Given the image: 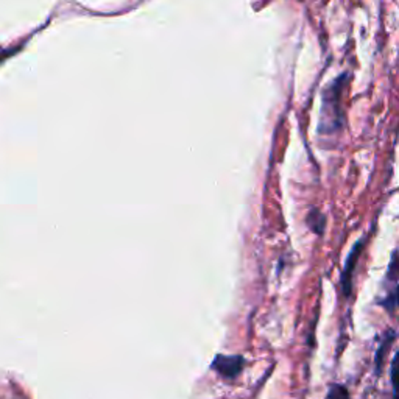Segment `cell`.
I'll list each match as a JSON object with an SVG mask.
<instances>
[{"mask_svg": "<svg viewBox=\"0 0 399 399\" xmlns=\"http://www.w3.org/2000/svg\"><path fill=\"white\" fill-rule=\"evenodd\" d=\"M326 399H351L350 390L346 388L343 383H333L328 390Z\"/></svg>", "mask_w": 399, "mask_h": 399, "instance_id": "8", "label": "cell"}, {"mask_svg": "<svg viewBox=\"0 0 399 399\" xmlns=\"http://www.w3.org/2000/svg\"><path fill=\"white\" fill-rule=\"evenodd\" d=\"M245 365V359L242 356H223L218 354L214 359V362L210 364V368L215 373H218L222 378L227 379H236L237 376L242 373V368Z\"/></svg>", "mask_w": 399, "mask_h": 399, "instance_id": "2", "label": "cell"}, {"mask_svg": "<svg viewBox=\"0 0 399 399\" xmlns=\"http://www.w3.org/2000/svg\"><path fill=\"white\" fill-rule=\"evenodd\" d=\"M391 387H393V399H399V351L391 364V373H390Z\"/></svg>", "mask_w": 399, "mask_h": 399, "instance_id": "7", "label": "cell"}, {"mask_svg": "<svg viewBox=\"0 0 399 399\" xmlns=\"http://www.w3.org/2000/svg\"><path fill=\"white\" fill-rule=\"evenodd\" d=\"M396 330L388 328L386 333L382 334L381 337V343L378 346V350H376V356H374V373L376 376L382 374L383 370V365H386V360L390 354L391 346H393L395 340H396Z\"/></svg>", "mask_w": 399, "mask_h": 399, "instance_id": "3", "label": "cell"}, {"mask_svg": "<svg viewBox=\"0 0 399 399\" xmlns=\"http://www.w3.org/2000/svg\"><path fill=\"white\" fill-rule=\"evenodd\" d=\"M379 304L387 309L388 312H393L395 309H399V282L395 285V292H390L386 298H382L379 301Z\"/></svg>", "mask_w": 399, "mask_h": 399, "instance_id": "6", "label": "cell"}, {"mask_svg": "<svg viewBox=\"0 0 399 399\" xmlns=\"http://www.w3.org/2000/svg\"><path fill=\"white\" fill-rule=\"evenodd\" d=\"M399 282V251L395 250L393 254H391V259L388 263V270H387V276H386V284H393Z\"/></svg>", "mask_w": 399, "mask_h": 399, "instance_id": "5", "label": "cell"}, {"mask_svg": "<svg viewBox=\"0 0 399 399\" xmlns=\"http://www.w3.org/2000/svg\"><path fill=\"white\" fill-rule=\"evenodd\" d=\"M367 245V237H362L360 240H357L354 246L351 248V251L348 254V258L345 261V266L342 270V278H340V284H342V293L345 298H350L352 295V278H354V272H356L357 262L362 256L364 250Z\"/></svg>", "mask_w": 399, "mask_h": 399, "instance_id": "1", "label": "cell"}, {"mask_svg": "<svg viewBox=\"0 0 399 399\" xmlns=\"http://www.w3.org/2000/svg\"><path fill=\"white\" fill-rule=\"evenodd\" d=\"M307 225H309V228L315 232V234L321 236L326 228V215L323 214L320 209L312 208V210L307 215Z\"/></svg>", "mask_w": 399, "mask_h": 399, "instance_id": "4", "label": "cell"}]
</instances>
